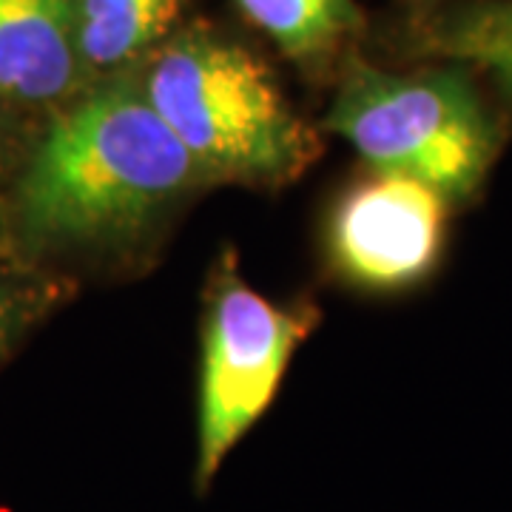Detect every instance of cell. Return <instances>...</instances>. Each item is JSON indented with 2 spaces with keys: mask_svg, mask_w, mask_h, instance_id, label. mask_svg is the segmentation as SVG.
Listing matches in <instances>:
<instances>
[{
  "mask_svg": "<svg viewBox=\"0 0 512 512\" xmlns=\"http://www.w3.org/2000/svg\"><path fill=\"white\" fill-rule=\"evenodd\" d=\"M200 177L143 92L111 86L49 126L20 183V214L37 237L126 234Z\"/></svg>",
  "mask_w": 512,
  "mask_h": 512,
  "instance_id": "obj_1",
  "label": "cell"
},
{
  "mask_svg": "<svg viewBox=\"0 0 512 512\" xmlns=\"http://www.w3.org/2000/svg\"><path fill=\"white\" fill-rule=\"evenodd\" d=\"M143 97L200 165L231 180H291L313 157L276 80L248 49L183 35L154 57Z\"/></svg>",
  "mask_w": 512,
  "mask_h": 512,
  "instance_id": "obj_2",
  "label": "cell"
},
{
  "mask_svg": "<svg viewBox=\"0 0 512 512\" xmlns=\"http://www.w3.org/2000/svg\"><path fill=\"white\" fill-rule=\"evenodd\" d=\"M328 128L379 174L439 194H473L495 157V128L458 74L356 72L333 103Z\"/></svg>",
  "mask_w": 512,
  "mask_h": 512,
  "instance_id": "obj_3",
  "label": "cell"
},
{
  "mask_svg": "<svg viewBox=\"0 0 512 512\" xmlns=\"http://www.w3.org/2000/svg\"><path fill=\"white\" fill-rule=\"evenodd\" d=\"M305 316L254 291L231 262L220 268L202 333L194 470L200 490L214 481L228 453L271 407L293 353L311 330Z\"/></svg>",
  "mask_w": 512,
  "mask_h": 512,
  "instance_id": "obj_4",
  "label": "cell"
},
{
  "mask_svg": "<svg viewBox=\"0 0 512 512\" xmlns=\"http://www.w3.org/2000/svg\"><path fill=\"white\" fill-rule=\"evenodd\" d=\"M444 222V194L419 180L376 171L350 188L330 217L333 265L376 291L413 285L439 259Z\"/></svg>",
  "mask_w": 512,
  "mask_h": 512,
  "instance_id": "obj_5",
  "label": "cell"
},
{
  "mask_svg": "<svg viewBox=\"0 0 512 512\" xmlns=\"http://www.w3.org/2000/svg\"><path fill=\"white\" fill-rule=\"evenodd\" d=\"M80 63L74 0H0V94L57 100L72 92Z\"/></svg>",
  "mask_w": 512,
  "mask_h": 512,
  "instance_id": "obj_6",
  "label": "cell"
},
{
  "mask_svg": "<svg viewBox=\"0 0 512 512\" xmlns=\"http://www.w3.org/2000/svg\"><path fill=\"white\" fill-rule=\"evenodd\" d=\"M188 0H74L80 60L117 69L174 26Z\"/></svg>",
  "mask_w": 512,
  "mask_h": 512,
  "instance_id": "obj_7",
  "label": "cell"
},
{
  "mask_svg": "<svg viewBox=\"0 0 512 512\" xmlns=\"http://www.w3.org/2000/svg\"><path fill=\"white\" fill-rule=\"evenodd\" d=\"M276 46L293 57L325 52L350 23L348 0H237Z\"/></svg>",
  "mask_w": 512,
  "mask_h": 512,
  "instance_id": "obj_8",
  "label": "cell"
},
{
  "mask_svg": "<svg viewBox=\"0 0 512 512\" xmlns=\"http://www.w3.org/2000/svg\"><path fill=\"white\" fill-rule=\"evenodd\" d=\"M436 49L487 69L512 89V0L481 3L450 18L436 35Z\"/></svg>",
  "mask_w": 512,
  "mask_h": 512,
  "instance_id": "obj_9",
  "label": "cell"
},
{
  "mask_svg": "<svg viewBox=\"0 0 512 512\" xmlns=\"http://www.w3.org/2000/svg\"><path fill=\"white\" fill-rule=\"evenodd\" d=\"M12 313H15V305H12V296L6 288H0V350L9 339V328H12Z\"/></svg>",
  "mask_w": 512,
  "mask_h": 512,
  "instance_id": "obj_10",
  "label": "cell"
}]
</instances>
